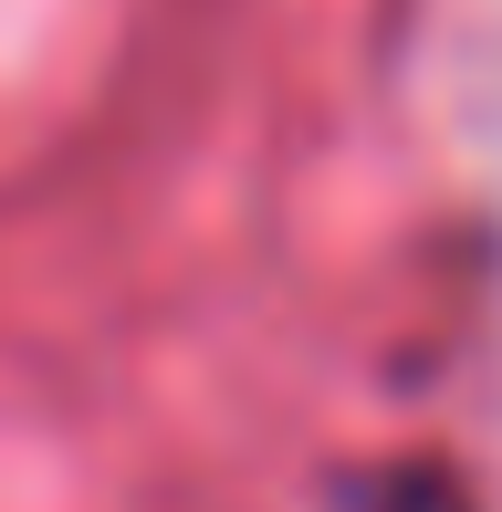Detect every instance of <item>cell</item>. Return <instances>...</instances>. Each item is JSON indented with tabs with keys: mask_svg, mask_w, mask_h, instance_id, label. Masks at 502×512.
Returning <instances> with one entry per match:
<instances>
[{
	"mask_svg": "<svg viewBox=\"0 0 502 512\" xmlns=\"http://www.w3.org/2000/svg\"><path fill=\"white\" fill-rule=\"evenodd\" d=\"M377 512H471V502L450 471H398V481H377Z\"/></svg>",
	"mask_w": 502,
	"mask_h": 512,
	"instance_id": "obj_1",
	"label": "cell"
}]
</instances>
